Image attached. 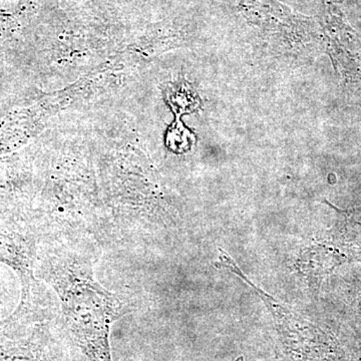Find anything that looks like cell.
<instances>
[{
    "instance_id": "3957f363",
    "label": "cell",
    "mask_w": 361,
    "mask_h": 361,
    "mask_svg": "<svg viewBox=\"0 0 361 361\" xmlns=\"http://www.w3.org/2000/svg\"><path fill=\"white\" fill-rule=\"evenodd\" d=\"M337 30L329 26V54L346 85L361 92V44L357 39H350L353 32L348 26L334 25Z\"/></svg>"
},
{
    "instance_id": "6da1fadb",
    "label": "cell",
    "mask_w": 361,
    "mask_h": 361,
    "mask_svg": "<svg viewBox=\"0 0 361 361\" xmlns=\"http://www.w3.org/2000/svg\"><path fill=\"white\" fill-rule=\"evenodd\" d=\"M47 280L63 305L73 341L90 361H113L111 324L125 312L123 303L94 279L92 266L78 257H56Z\"/></svg>"
},
{
    "instance_id": "7a4b0ae2",
    "label": "cell",
    "mask_w": 361,
    "mask_h": 361,
    "mask_svg": "<svg viewBox=\"0 0 361 361\" xmlns=\"http://www.w3.org/2000/svg\"><path fill=\"white\" fill-rule=\"evenodd\" d=\"M336 209V224L323 233L307 252L316 275L329 274L337 266L361 262V210Z\"/></svg>"
}]
</instances>
